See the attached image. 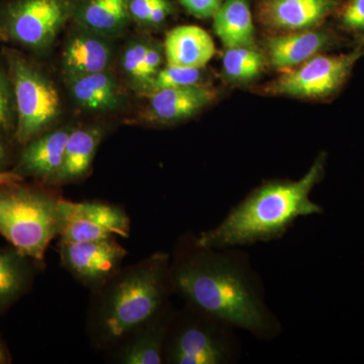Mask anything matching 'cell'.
Wrapping results in <instances>:
<instances>
[{
    "instance_id": "1",
    "label": "cell",
    "mask_w": 364,
    "mask_h": 364,
    "mask_svg": "<svg viewBox=\"0 0 364 364\" xmlns=\"http://www.w3.org/2000/svg\"><path fill=\"white\" fill-rule=\"evenodd\" d=\"M170 272L173 289L200 312L259 340L282 334V322L268 306L259 273L241 248L202 247L193 238Z\"/></svg>"
},
{
    "instance_id": "2",
    "label": "cell",
    "mask_w": 364,
    "mask_h": 364,
    "mask_svg": "<svg viewBox=\"0 0 364 364\" xmlns=\"http://www.w3.org/2000/svg\"><path fill=\"white\" fill-rule=\"evenodd\" d=\"M326 154L321 153L308 172L298 179L264 182L230 210L215 228L196 237L202 247L242 248L279 240L299 218L320 215L322 205L311 200L325 174Z\"/></svg>"
},
{
    "instance_id": "3",
    "label": "cell",
    "mask_w": 364,
    "mask_h": 364,
    "mask_svg": "<svg viewBox=\"0 0 364 364\" xmlns=\"http://www.w3.org/2000/svg\"><path fill=\"white\" fill-rule=\"evenodd\" d=\"M170 256L155 253L124 274L107 299L104 313L105 331L112 338L154 320L173 289Z\"/></svg>"
},
{
    "instance_id": "4",
    "label": "cell",
    "mask_w": 364,
    "mask_h": 364,
    "mask_svg": "<svg viewBox=\"0 0 364 364\" xmlns=\"http://www.w3.org/2000/svg\"><path fill=\"white\" fill-rule=\"evenodd\" d=\"M58 200L21 182L0 186V235L25 257L44 259L59 235Z\"/></svg>"
},
{
    "instance_id": "5",
    "label": "cell",
    "mask_w": 364,
    "mask_h": 364,
    "mask_svg": "<svg viewBox=\"0 0 364 364\" xmlns=\"http://www.w3.org/2000/svg\"><path fill=\"white\" fill-rule=\"evenodd\" d=\"M9 76L13 82L16 107L14 139L26 145L45 133L61 114L58 90L51 79L23 53L4 48Z\"/></svg>"
},
{
    "instance_id": "6",
    "label": "cell",
    "mask_w": 364,
    "mask_h": 364,
    "mask_svg": "<svg viewBox=\"0 0 364 364\" xmlns=\"http://www.w3.org/2000/svg\"><path fill=\"white\" fill-rule=\"evenodd\" d=\"M174 326L165 343L167 363L176 364H234L241 356L235 328L191 306Z\"/></svg>"
},
{
    "instance_id": "7",
    "label": "cell",
    "mask_w": 364,
    "mask_h": 364,
    "mask_svg": "<svg viewBox=\"0 0 364 364\" xmlns=\"http://www.w3.org/2000/svg\"><path fill=\"white\" fill-rule=\"evenodd\" d=\"M74 0H4L0 39L35 53L49 49L71 21Z\"/></svg>"
},
{
    "instance_id": "8",
    "label": "cell",
    "mask_w": 364,
    "mask_h": 364,
    "mask_svg": "<svg viewBox=\"0 0 364 364\" xmlns=\"http://www.w3.org/2000/svg\"><path fill=\"white\" fill-rule=\"evenodd\" d=\"M364 55L363 44L347 54H318L301 65L284 71L261 88L270 95L305 98H326L339 91L352 69Z\"/></svg>"
},
{
    "instance_id": "9",
    "label": "cell",
    "mask_w": 364,
    "mask_h": 364,
    "mask_svg": "<svg viewBox=\"0 0 364 364\" xmlns=\"http://www.w3.org/2000/svg\"><path fill=\"white\" fill-rule=\"evenodd\" d=\"M61 244L98 239L127 238L130 220L121 208L98 202L58 200Z\"/></svg>"
},
{
    "instance_id": "10",
    "label": "cell",
    "mask_w": 364,
    "mask_h": 364,
    "mask_svg": "<svg viewBox=\"0 0 364 364\" xmlns=\"http://www.w3.org/2000/svg\"><path fill=\"white\" fill-rule=\"evenodd\" d=\"M344 0H257L258 21L274 32L293 33L320 28L337 14Z\"/></svg>"
},
{
    "instance_id": "11",
    "label": "cell",
    "mask_w": 364,
    "mask_h": 364,
    "mask_svg": "<svg viewBox=\"0 0 364 364\" xmlns=\"http://www.w3.org/2000/svg\"><path fill=\"white\" fill-rule=\"evenodd\" d=\"M63 264L85 284L104 282L117 272L127 251L114 238L61 244Z\"/></svg>"
},
{
    "instance_id": "12",
    "label": "cell",
    "mask_w": 364,
    "mask_h": 364,
    "mask_svg": "<svg viewBox=\"0 0 364 364\" xmlns=\"http://www.w3.org/2000/svg\"><path fill=\"white\" fill-rule=\"evenodd\" d=\"M340 42L341 39L336 33L320 26L314 30L274 36L267 40L265 49L270 64L275 69L287 71Z\"/></svg>"
},
{
    "instance_id": "13",
    "label": "cell",
    "mask_w": 364,
    "mask_h": 364,
    "mask_svg": "<svg viewBox=\"0 0 364 364\" xmlns=\"http://www.w3.org/2000/svg\"><path fill=\"white\" fill-rule=\"evenodd\" d=\"M148 97L144 117L151 123L172 124L193 116L217 97L205 85L182 86L154 91Z\"/></svg>"
},
{
    "instance_id": "14",
    "label": "cell",
    "mask_w": 364,
    "mask_h": 364,
    "mask_svg": "<svg viewBox=\"0 0 364 364\" xmlns=\"http://www.w3.org/2000/svg\"><path fill=\"white\" fill-rule=\"evenodd\" d=\"M73 130L71 127H63L45 132L26 143L14 171L23 177L32 176L54 183L63 164L67 142Z\"/></svg>"
},
{
    "instance_id": "15",
    "label": "cell",
    "mask_w": 364,
    "mask_h": 364,
    "mask_svg": "<svg viewBox=\"0 0 364 364\" xmlns=\"http://www.w3.org/2000/svg\"><path fill=\"white\" fill-rule=\"evenodd\" d=\"M112 48L107 38L85 28H76L69 36L62 55L64 76L83 75L107 70L111 67Z\"/></svg>"
},
{
    "instance_id": "16",
    "label": "cell",
    "mask_w": 364,
    "mask_h": 364,
    "mask_svg": "<svg viewBox=\"0 0 364 364\" xmlns=\"http://www.w3.org/2000/svg\"><path fill=\"white\" fill-rule=\"evenodd\" d=\"M65 80L74 102L86 111L112 112L123 105V92L111 69Z\"/></svg>"
},
{
    "instance_id": "17",
    "label": "cell",
    "mask_w": 364,
    "mask_h": 364,
    "mask_svg": "<svg viewBox=\"0 0 364 364\" xmlns=\"http://www.w3.org/2000/svg\"><path fill=\"white\" fill-rule=\"evenodd\" d=\"M71 21L107 38L119 35L132 21L129 0H74Z\"/></svg>"
},
{
    "instance_id": "18",
    "label": "cell",
    "mask_w": 364,
    "mask_h": 364,
    "mask_svg": "<svg viewBox=\"0 0 364 364\" xmlns=\"http://www.w3.org/2000/svg\"><path fill=\"white\" fill-rule=\"evenodd\" d=\"M164 52L168 65L203 68L214 57L215 48L203 28L181 26L167 33Z\"/></svg>"
},
{
    "instance_id": "19",
    "label": "cell",
    "mask_w": 364,
    "mask_h": 364,
    "mask_svg": "<svg viewBox=\"0 0 364 364\" xmlns=\"http://www.w3.org/2000/svg\"><path fill=\"white\" fill-rule=\"evenodd\" d=\"M162 60L160 45L150 40L136 39L124 46L119 67L132 90L146 95L161 69Z\"/></svg>"
},
{
    "instance_id": "20",
    "label": "cell",
    "mask_w": 364,
    "mask_h": 364,
    "mask_svg": "<svg viewBox=\"0 0 364 364\" xmlns=\"http://www.w3.org/2000/svg\"><path fill=\"white\" fill-rule=\"evenodd\" d=\"M104 133L98 127L74 129L67 142L64 161L54 183L79 181L90 171Z\"/></svg>"
},
{
    "instance_id": "21",
    "label": "cell",
    "mask_w": 364,
    "mask_h": 364,
    "mask_svg": "<svg viewBox=\"0 0 364 364\" xmlns=\"http://www.w3.org/2000/svg\"><path fill=\"white\" fill-rule=\"evenodd\" d=\"M213 18L215 35L227 49L254 45L255 28L250 0H225Z\"/></svg>"
},
{
    "instance_id": "22",
    "label": "cell",
    "mask_w": 364,
    "mask_h": 364,
    "mask_svg": "<svg viewBox=\"0 0 364 364\" xmlns=\"http://www.w3.org/2000/svg\"><path fill=\"white\" fill-rule=\"evenodd\" d=\"M171 318L161 314L157 321L133 342L123 352L121 360L127 364H160L163 363L164 346Z\"/></svg>"
},
{
    "instance_id": "23",
    "label": "cell",
    "mask_w": 364,
    "mask_h": 364,
    "mask_svg": "<svg viewBox=\"0 0 364 364\" xmlns=\"http://www.w3.org/2000/svg\"><path fill=\"white\" fill-rule=\"evenodd\" d=\"M264 67V55L253 46L228 48L223 57L225 74L234 81H248L257 77Z\"/></svg>"
},
{
    "instance_id": "24",
    "label": "cell",
    "mask_w": 364,
    "mask_h": 364,
    "mask_svg": "<svg viewBox=\"0 0 364 364\" xmlns=\"http://www.w3.org/2000/svg\"><path fill=\"white\" fill-rule=\"evenodd\" d=\"M25 256L18 251L0 250V306L21 293L26 282Z\"/></svg>"
},
{
    "instance_id": "25",
    "label": "cell",
    "mask_w": 364,
    "mask_h": 364,
    "mask_svg": "<svg viewBox=\"0 0 364 364\" xmlns=\"http://www.w3.org/2000/svg\"><path fill=\"white\" fill-rule=\"evenodd\" d=\"M16 129V98L6 59L0 60V135L14 136Z\"/></svg>"
},
{
    "instance_id": "26",
    "label": "cell",
    "mask_w": 364,
    "mask_h": 364,
    "mask_svg": "<svg viewBox=\"0 0 364 364\" xmlns=\"http://www.w3.org/2000/svg\"><path fill=\"white\" fill-rule=\"evenodd\" d=\"M203 68H188L168 65L160 69L153 79L147 95L164 88L182 87V86L203 85Z\"/></svg>"
},
{
    "instance_id": "27",
    "label": "cell",
    "mask_w": 364,
    "mask_h": 364,
    "mask_svg": "<svg viewBox=\"0 0 364 364\" xmlns=\"http://www.w3.org/2000/svg\"><path fill=\"white\" fill-rule=\"evenodd\" d=\"M334 16L341 30L364 39V0H344Z\"/></svg>"
},
{
    "instance_id": "28",
    "label": "cell",
    "mask_w": 364,
    "mask_h": 364,
    "mask_svg": "<svg viewBox=\"0 0 364 364\" xmlns=\"http://www.w3.org/2000/svg\"><path fill=\"white\" fill-rule=\"evenodd\" d=\"M189 14L198 18H214L224 0H177Z\"/></svg>"
},
{
    "instance_id": "29",
    "label": "cell",
    "mask_w": 364,
    "mask_h": 364,
    "mask_svg": "<svg viewBox=\"0 0 364 364\" xmlns=\"http://www.w3.org/2000/svg\"><path fill=\"white\" fill-rule=\"evenodd\" d=\"M155 2L156 0H129V13L132 21L146 28Z\"/></svg>"
},
{
    "instance_id": "30",
    "label": "cell",
    "mask_w": 364,
    "mask_h": 364,
    "mask_svg": "<svg viewBox=\"0 0 364 364\" xmlns=\"http://www.w3.org/2000/svg\"><path fill=\"white\" fill-rule=\"evenodd\" d=\"M174 11H176V7L170 0H156L146 28H158L163 25L167 18L174 13Z\"/></svg>"
},
{
    "instance_id": "31",
    "label": "cell",
    "mask_w": 364,
    "mask_h": 364,
    "mask_svg": "<svg viewBox=\"0 0 364 364\" xmlns=\"http://www.w3.org/2000/svg\"><path fill=\"white\" fill-rule=\"evenodd\" d=\"M23 181H25V177L16 173V171H2V170H0V186Z\"/></svg>"
},
{
    "instance_id": "32",
    "label": "cell",
    "mask_w": 364,
    "mask_h": 364,
    "mask_svg": "<svg viewBox=\"0 0 364 364\" xmlns=\"http://www.w3.org/2000/svg\"><path fill=\"white\" fill-rule=\"evenodd\" d=\"M7 151L6 146L4 145V143L0 140V169L6 164L7 162Z\"/></svg>"
},
{
    "instance_id": "33",
    "label": "cell",
    "mask_w": 364,
    "mask_h": 364,
    "mask_svg": "<svg viewBox=\"0 0 364 364\" xmlns=\"http://www.w3.org/2000/svg\"><path fill=\"white\" fill-rule=\"evenodd\" d=\"M6 354H4V349H2L1 345H0V363H6Z\"/></svg>"
},
{
    "instance_id": "34",
    "label": "cell",
    "mask_w": 364,
    "mask_h": 364,
    "mask_svg": "<svg viewBox=\"0 0 364 364\" xmlns=\"http://www.w3.org/2000/svg\"><path fill=\"white\" fill-rule=\"evenodd\" d=\"M361 44H363V48H364V39H363V40H361Z\"/></svg>"
}]
</instances>
